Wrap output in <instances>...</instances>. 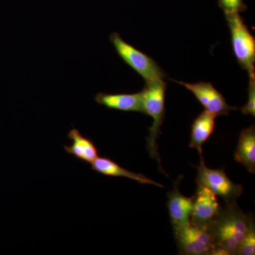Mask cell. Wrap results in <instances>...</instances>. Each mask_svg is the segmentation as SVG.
I'll return each instance as SVG.
<instances>
[{
	"label": "cell",
	"instance_id": "obj_11",
	"mask_svg": "<svg viewBox=\"0 0 255 255\" xmlns=\"http://www.w3.org/2000/svg\"><path fill=\"white\" fill-rule=\"evenodd\" d=\"M92 169L97 173L108 177H126L136 181L142 184H152L156 187L163 188L164 186L155 182L143 174H137L121 167L112 159L98 157L91 163Z\"/></svg>",
	"mask_w": 255,
	"mask_h": 255
},
{
	"label": "cell",
	"instance_id": "obj_15",
	"mask_svg": "<svg viewBox=\"0 0 255 255\" xmlns=\"http://www.w3.org/2000/svg\"><path fill=\"white\" fill-rule=\"evenodd\" d=\"M248 228L244 239L242 243L238 255H255V226L252 215L248 216Z\"/></svg>",
	"mask_w": 255,
	"mask_h": 255
},
{
	"label": "cell",
	"instance_id": "obj_1",
	"mask_svg": "<svg viewBox=\"0 0 255 255\" xmlns=\"http://www.w3.org/2000/svg\"><path fill=\"white\" fill-rule=\"evenodd\" d=\"M248 220L236 200L226 202L209 226L215 248L223 250L228 255H238L248 231Z\"/></svg>",
	"mask_w": 255,
	"mask_h": 255
},
{
	"label": "cell",
	"instance_id": "obj_13",
	"mask_svg": "<svg viewBox=\"0 0 255 255\" xmlns=\"http://www.w3.org/2000/svg\"><path fill=\"white\" fill-rule=\"evenodd\" d=\"M235 160L243 164L248 172L255 173V126L242 130L235 152Z\"/></svg>",
	"mask_w": 255,
	"mask_h": 255
},
{
	"label": "cell",
	"instance_id": "obj_14",
	"mask_svg": "<svg viewBox=\"0 0 255 255\" xmlns=\"http://www.w3.org/2000/svg\"><path fill=\"white\" fill-rule=\"evenodd\" d=\"M216 116L204 111L194 120L191 126V133L189 147L195 148L202 155V147L204 142L214 133Z\"/></svg>",
	"mask_w": 255,
	"mask_h": 255
},
{
	"label": "cell",
	"instance_id": "obj_5",
	"mask_svg": "<svg viewBox=\"0 0 255 255\" xmlns=\"http://www.w3.org/2000/svg\"><path fill=\"white\" fill-rule=\"evenodd\" d=\"M110 41L119 57L141 75L145 83L163 80L165 74L155 60L124 41L119 33H112Z\"/></svg>",
	"mask_w": 255,
	"mask_h": 255
},
{
	"label": "cell",
	"instance_id": "obj_8",
	"mask_svg": "<svg viewBox=\"0 0 255 255\" xmlns=\"http://www.w3.org/2000/svg\"><path fill=\"white\" fill-rule=\"evenodd\" d=\"M221 209L217 196L206 188L198 187L193 196L190 221L196 224L209 226Z\"/></svg>",
	"mask_w": 255,
	"mask_h": 255
},
{
	"label": "cell",
	"instance_id": "obj_12",
	"mask_svg": "<svg viewBox=\"0 0 255 255\" xmlns=\"http://www.w3.org/2000/svg\"><path fill=\"white\" fill-rule=\"evenodd\" d=\"M95 101L110 110L142 113L141 92L135 94L99 93Z\"/></svg>",
	"mask_w": 255,
	"mask_h": 255
},
{
	"label": "cell",
	"instance_id": "obj_2",
	"mask_svg": "<svg viewBox=\"0 0 255 255\" xmlns=\"http://www.w3.org/2000/svg\"><path fill=\"white\" fill-rule=\"evenodd\" d=\"M167 84L163 80L145 83L141 91L142 113L153 119L147 138V150L152 159L157 161L160 172L167 175L161 166L160 156L158 152L157 140L161 133L160 128L163 123L165 112V92Z\"/></svg>",
	"mask_w": 255,
	"mask_h": 255
},
{
	"label": "cell",
	"instance_id": "obj_17",
	"mask_svg": "<svg viewBox=\"0 0 255 255\" xmlns=\"http://www.w3.org/2000/svg\"><path fill=\"white\" fill-rule=\"evenodd\" d=\"M219 2L226 15L240 13L246 9L243 0H219Z\"/></svg>",
	"mask_w": 255,
	"mask_h": 255
},
{
	"label": "cell",
	"instance_id": "obj_4",
	"mask_svg": "<svg viewBox=\"0 0 255 255\" xmlns=\"http://www.w3.org/2000/svg\"><path fill=\"white\" fill-rule=\"evenodd\" d=\"M231 31L233 53L242 68L255 78V39L240 13L226 14Z\"/></svg>",
	"mask_w": 255,
	"mask_h": 255
},
{
	"label": "cell",
	"instance_id": "obj_7",
	"mask_svg": "<svg viewBox=\"0 0 255 255\" xmlns=\"http://www.w3.org/2000/svg\"><path fill=\"white\" fill-rule=\"evenodd\" d=\"M177 82L192 92L196 98L205 108L206 111L214 114L216 117L219 116H228L230 112L238 110L236 107L228 105L222 94L218 91L210 82Z\"/></svg>",
	"mask_w": 255,
	"mask_h": 255
},
{
	"label": "cell",
	"instance_id": "obj_6",
	"mask_svg": "<svg viewBox=\"0 0 255 255\" xmlns=\"http://www.w3.org/2000/svg\"><path fill=\"white\" fill-rule=\"evenodd\" d=\"M198 170L196 182L198 187L206 188L215 195L220 196L225 202L236 200L243 194V186L233 182L228 178L224 168L212 169L206 167L202 155Z\"/></svg>",
	"mask_w": 255,
	"mask_h": 255
},
{
	"label": "cell",
	"instance_id": "obj_9",
	"mask_svg": "<svg viewBox=\"0 0 255 255\" xmlns=\"http://www.w3.org/2000/svg\"><path fill=\"white\" fill-rule=\"evenodd\" d=\"M182 176L174 183V188L167 194V208L172 226H181L190 221L193 208V197L183 195L179 190Z\"/></svg>",
	"mask_w": 255,
	"mask_h": 255
},
{
	"label": "cell",
	"instance_id": "obj_10",
	"mask_svg": "<svg viewBox=\"0 0 255 255\" xmlns=\"http://www.w3.org/2000/svg\"><path fill=\"white\" fill-rule=\"evenodd\" d=\"M68 137L72 141L70 145H64L65 152L78 160L91 164L99 157L98 150L90 137L82 135L77 128L69 131Z\"/></svg>",
	"mask_w": 255,
	"mask_h": 255
},
{
	"label": "cell",
	"instance_id": "obj_3",
	"mask_svg": "<svg viewBox=\"0 0 255 255\" xmlns=\"http://www.w3.org/2000/svg\"><path fill=\"white\" fill-rule=\"evenodd\" d=\"M172 227L179 255H212L216 246L209 226L189 221Z\"/></svg>",
	"mask_w": 255,
	"mask_h": 255
},
{
	"label": "cell",
	"instance_id": "obj_16",
	"mask_svg": "<svg viewBox=\"0 0 255 255\" xmlns=\"http://www.w3.org/2000/svg\"><path fill=\"white\" fill-rule=\"evenodd\" d=\"M248 101L244 107H242V113L246 116L255 117V78H250L248 87Z\"/></svg>",
	"mask_w": 255,
	"mask_h": 255
}]
</instances>
